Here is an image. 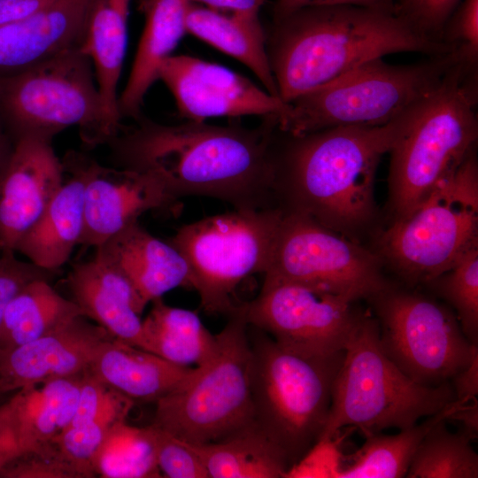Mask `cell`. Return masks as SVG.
<instances>
[{
    "label": "cell",
    "mask_w": 478,
    "mask_h": 478,
    "mask_svg": "<svg viewBox=\"0 0 478 478\" xmlns=\"http://www.w3.org/2000/svg\"><path fill=\"white\" fill-rule=\"evenodd\" d=\"M461 58L452 51L410 65L366 62L289 102L277 127L298 135L341 126H380L427 97Z\"/></svg>",
    "instance_id": "cell-6"
},
{
    "label": "cell",
    "mask_w": 478,
    "mask_h": 478,
    "mask_svg": "<svg viewBox=\"0 0 478 478\" xmlns=\"http://www.w3.org/2000/svg\"><path fill=\"white\" fill-rule=\"evenodd\" d=\"M228 318L214 356L156 402L152 424L189 443L220 442L255 424L243 303Z\"/></svg>",
    "instance_id": "cell-8"
},
{
    "label": "cell",
    "mask_w": 478,
    "mask_h": 478,
    "mask_svg": "<svg viewBox=\"0 0 478 478\" xmlns=\"http://www.w3.org/2000/svg\"><path fill=\"white\" fill-rule=\"evenodd\" d=\"M7 124L0 114V176L3 173L12 153L15 140L12 141Z\"/></svg>",
    "instance_id": "cell-47"
},
{
    "label": "cell",
    "mask_w": 478,
    "mask_h": 478,
    "mask_svg": "<svg viewBox=\"0 0 478 478\" xmlns=\"http://www.w3.org/2000/svg\"><path fill=\"white\" fill-rule=\"evenodd\" d=\"M93 467L96 476L104 478L162 477L153 426L140 428L127 420L114 425L98 450Z\"/></svg>",
    "instance_id": "cell-31"
},
{
    "label": "cell",
    "mask_w": 478,
    "mask_h": 478,
    "mask_svg": "<svg viewBox=\"0 0 478 478\" xmlns=\"http://www.w3.org/2000/svg\"><path fill=\"white\" fill-rule=\"evenodd\" d=\"M426 284L451 305L466 338L478 345V245Z\"/></svg>",
    "instance_id": "cell-34"
},
{
    "label": "cell",
    "mask_w": 478,
    "mask_h": 478,
    "mask_svg": "<svg viewBox=\"0 0 478 478\" xmlns=\"http://www.w3.org/2000/svg\"><path fill=\"white\" fill-rule=\"evenodd\" d=\"M450 382L454 390L455 399L469 404L477 399L478 394V355L471 364L456 374Z\"/></svg>",
    "instance_id": "cell-43"
},
{
    "label": "cell",
    "mask_w": 478,
    "mask_h": 478,
    "mask_svg": "<svg viewBox=\"0 0 478 478\" xmlns=\"http://www.w3.org/2000/svg\"><path fill=\"white\" fill-rule=\"evenodd\" d=\"M156 441V456L162 477L209 478L195 451L189 445L151 424Z\"/></svg>",
    "instance_id": "cell-38"
},
{
    "label": "cell",
    "mask_w": 478,
    "mask_h": 478,
    "mask_svg": "<svg viewBox=\"0 0 478 478\" xmlns=\"http://www.w3.org/2000/svg\"><path fill=\"white\" fill-rule=\"evenodd\" d=\"M467 405L455 399L441 411L426 417L420 423L400 429L395 435L381 432L366 436L363 445L351 461L335 467L332 475L337 478H400L405 477L420 442L437 422L450 420L451 414Z\"/></svg>",
    "instance_id": "cell-29"
},
{
    "label": "cell",
    "mask_w": 478,
    "mask_h": 478,
    "mask_svg": "<svg viewBox=\"0 0 478 478\" xmlns=\"http://www.w3.org/2000/svg\"><path fill=\"white\" fill-rule=\"evenodd\" d=\"M89 371L110 389L132 399L157 402L196 372L112 337L98 347Z\"/></svg>",
    "instance_id": "cell-23"
},
{
    "label": "cell",
    "mask_w": 478,
    "mask_h": 478,
    "mask_svg": "<svg viewBox=\"0 0 478 478\" xmlns=\"http://www.w3.org/2000/svg\"><path fill=\"white\" fill-rule=\"evenodd\" d=\"M131 0H91L81 50L90 58L108 120L119 133L118 85L127 45Z\"/></svg>",
    "instance_id": "cell-26"
},
{
    "label": "cell",
    "mask_w": 478,
    "mask_h": 478,
    "mask_svg": "<svg viewBox=\"0 0 478 478\" xmlns=\"http://www.w3.org/2000/svg\"><path fill=\"white\" fill-rule=\"evenodd\" d=\"M0 478H84L52 441L38 444L0 471Z\"/></svg>",
    "instance_id": "cell-37"
},
{
    "label": "cell",
    "mask_w": 478,
    "mask_h": 478,
    "mask_svg": "<svg viewBox=\"0 0 478 478\" xmlns=\"http://www.w3.org/2000/svg\"><path fill=\"white\" fill-rule=\"evenodd\" d=\"M478 245L475 149L411 212L380 238L381 253L410 284L427 283Z\"/></svg>",
    "instance_id": "cell-10"
},
{
    "label": "cell",
    "mask_w": 478,
    "mask_h": 478,
    "mask_svg": "<svg viewBox=\"0 0 478 478\" xmlns=\"http://www.w3.org/2000/svg\"><path fill=\"white\" fill-rule=\"evenodd\" d=\"M158 80L172 93L187 120L256 115L281 120L289 104L250 79L222 66L188 55H171L160 66Z\"/></svg>",
    "instance_id": "cell-15"
},
{
    "label": "cell",
    "mask_w": 478,
    "mask_h": 478,
    "mask_svg": "<svg viewBox=\"0 0 478 478\" xmlns=\"http://www.w3.org/2000/svg\"><path fill=\"white\" fill-rule=\"evenodd\" d=\"M4 395H6V394H4L3 392L0 391V404H1L2 402H4V401H3V397H4Z\"/></svg>",
    "instance_id": "cell-49"
},
{
    "label": "cell",
    "mask_w": 478,
    "mask_h": 478,
    "mask_svg": "<svg viewBox=\"0 0 478 478\" xmlns=\"http://www.w3.org/2000/svg\"><path fill=\"white\" fill-rule=\"evenodd\" d=\"M107 143L117 167L147 173L173 197L202 196L235 209L279 206L274 139L276 117L260 126L187 120L165 125L142 118Z\"/></svg>",
    "instance_id": "cell-1"
},
{
    "label": "cell",
    "mask_w": 478,
    "mask_h": 478,
    "mask_svg": "<svg viewBox=\"0 0 478 478\" xmlns=\"http://www.w3.org/2000/svg\"><path fill=\"white\" fill-rule=\"evenodd\" d=\"M91 0H53L32 15L0 27V75L81 47Z\"/></svg>",
    "instance_id": "cell-19"
},
{
    "label": "cell",
    "mask_w": 478,
    "mask_h": 478,
    "mask_svg": "<svg viewBox=\"0 0 478 478\" xmlns=\"http://www.w3.org/2000/svg\"><path fill=\"white\" fill-rule=\"evenodd\" d=\"M0 114L16 136L52 140L76 127L83 143L93 148L107 144L117 135L105 112L92 62L81 47L4 75Z\"/></svg>",
    "instance_id": "cell-9"
},
{
    "label": "cell",
    "mask_w": 478,
    "mask_h": 478,
    "mask_svg": "<svg viewBox=\"0 0 478 478\" xmlns=\"http://www.w3.org/2000/svg\"><path fill=\"white\" fill-rule=\"evenodd\" d=\"M152 304L143 320L145 351L187 367L201 366L214 356L217 335L211 334L196 312L170 306L161 297Z\"/></svg>",
    "instance_id": "cell-27"
},
{
    "label": "cell",
    "mask_w": 478,
    "mask_h": 478,
    "mask_svg": "<svg viewBox=\"0 0 478 478\" xmlns=\"http://www.w3.org/2000/svg\"><path fill=\"white\" fill-rule=\"evenodd\" d=\"M65 179L62 160L52 140L16 136L11 158L0 176V251L14 253L24 234L37 221Z\"/></svg>",
    "instance_id": "cell-17"
},
{
    "label": "cell",
    "mask_w": 478,
    "mask_h": 478,
    "mask_svg": "<svg viewBox=\"0 0 478 478\" xmlns=\"http://www.w3.org/2000/svg\"><path fill=\"white\" fill-rule=\"evenodd\" d=\"M53 272L31 262L18 260L14 253L0 255V325L6 307L28 283L36 280L50 281Z\"/></svg>",
    "instance_id": "cell-41"
},
{
    "label": "cell",
    "mask_w": 478,
    "mask_h": 478,
    "mask_svg": "<svg viewBox=\"0 0 478 478\" xmlns=\"http://www.w3.org/2000/svg\"><path fill=\"white\" fill-rule=\"evenodd\" d=\"M441 40L478 63V0H461L442 33Z\"/></svg>",
    "instance_id": "cell-40"
},
{
    "label": "cell",
    "mask_w": 478,
    "mask_h": 478,
    "mask_svg": "<svg viewBox=\"0 0 478 478\" xmlns=\"http://www.w3.org/2000/svg\"><path fill=\"white\" fill-rule=\"evenodd\" d=\"M84 176V228L79 244L97 247L147 212L176 215L179 199L150 175L109 167L81 153Z\"/></svg>",
    "instance_id": "cell-16"
},
{
    "label": "cell",
    "mask_w": 478,
    "mask_h": 478,
    "mask_svg": "<svg viewBox=\"0 0 478 478\" xmlns=\"http://www.w3.org/2000/svg\"><path fill=\"white\" fill-rule=\"evenodd\" d=\"M187 443L209 478H279L290 468L282 451L255 424L220 442Z\"/></svg>",
    "instance_id": "cell-28"
},
{
    "label": "cell",
    "mask_w": 478,
    "mask_h": 478,
    "mask_svg": "<svg viewBox=\"0 0 478 478\" xmlns=\"http://www.w3.org/2000/svg\"><path fill=\"white\" fill-rule=\"evenodd\" d=\"M80 315H83L80 307L59 295L50 281H34L5 309L0 325V352L35 340Z\"/></svg>",
    "instance_id": "cell-30"
},
{
    "label": "cell",
    "mask_w": 478,
    "mask_h": 478,
    "mask_svg": "<svg viewBox=\"0 0 478 478\" xmlns=\"http://www.w3.org/2000/svg\"><path fill=\"white\" fill-rule=\"evenodd\" d=\"M145 17L126 86L119 95L118 110L121 120L141 116L144 97L158 81V70L186 34L185 15L188 0H140Z\"/></svg>",
    "instance_id": "cell-24"
},
{
    "label": "cell",
    "mask_w": 478,
    "mask_h": 478,
    "mask_svg": "<svg viewBox=\"0 0 478 478\" xmlns=\"http://www.w3.org/2000/svg\"><path fill=\"white\" fill-rule=\"evenodd\" d=\"M350 299L306 285L265 281L258 296L243 303L249 325L305 357L343 351L358 318Z\"/></svg>",
    "instance_id": "cell-14"
},
{
    "label": "cell",
    "mask_w": 478,
    "mask_h": 478,
    "mask_svg": "<svg viewBox=\"0 0 478 478\" xmlns=\"http://www.w3.org/2000/svg\"><path fill=\"white\" fill-rule=\"evenodd\" d=\"M112 337L80 315L35 340L0 352V391L7 394L82 374L101 343Z\"/></svg>",
    "instance_id": "cell-18"
},
{
    "label": "cell",
    "mask_w": 478,
    "mask_h": 478,
    "mask_svg": "<svg viewBox=\"0 0 478 478\" xmlns=\"http://www.w3.org/2000/svg\"><path fill=\"white\" fill-rule=\"evenodd\" d=\"M284 209L265 281L296 282L352 302L389 285L378 255L304 212Z\"/></svg>",
    "instance_id": "cell-13"
},
{
    "label": "cell",
    "mask_w": 478,
    "mask_h": 478,
    "mask_svg": "<svg viewBox=\"0 0 478 478\" xmlns=\"http://www.w3.org/2000/svg\"><path fill=\"white\" fill-rule=\"evenodd\" d=\"M3 81H4V75H0V91L2 89Z\"/></svg>",
    "instance_id": "cell-48"
},
{
    "label": "cell",
    "mask_w": 478,
    "mask_h": 478,
    "mask_svg": "<svg viewBox=\"0 0 478 478\" xmlns=\"http://www.w3.org/2000/svg\"><path fill=\"white\" fill-rule=\"evenodd\" d=\"M69 174L37 221L16 245L34 265L51 272L62 266L79 244L84 228V176L81 153L69 151L62 160Z\"/></svg>",
    "instance_id": "cell-22"
},
{
    "label": "cell",
    "mask_w": 478,
    "mask_h": 478,
    "mask_svg": "<svg viewBox=\"0 0 478 478\" xmlns=\"http://www.w3.org/2000/svg\"><path fill=\"white\" fill-rule=\"evenodd\" d=\"M204 6L223 12L259 16V12L266 4L265 0H188Z\"/></svg>",
    "instance_id": "cell-45"
},
{
    "label": "cell",
    "mask_w": 478,
    "mask_h": 478,
    "mask_svg": "<svg viewBox=\"0 0 478 478\" xmlns=\"http://www.w3.org/2000/svg\"><path fill=\"white\" fill-rule=\"evenodd\" d=\"M252 328L254 336L248 335L255 425L278 446L291 467L319 442L344 352L305 357Z\"/></svg>",
    "instance_id": "cell-7"
},
{
    "label": "cell",
    "mask_w": 478,
    "mask_h": 478,
    "mask_svg": "<svg viewBox=\"0 0 478 478\" xmlns=\"http://www.w3.org/2000/svg\"><path fill=\"white\" fill-rule=\"evenodd\" d=\"M135 401L115 391L104 410L93 419L65 429L52 441L83 474L96 477L94 459L112 428L127 420Z\"/></svg>",
    "instance_id": "cell-33"
},
{
    "label": "cell",
    "mask_w": 478,
    "mask_h": 478,
    "mask_svg": "<svg viewBox=\"0 0 478 478\" xmlns=\"http://www.w3.org/2000/svg\"><path fill=\"white\" fill-rule=\"evenodd\" d=\"M53 0H0V27L25 19Z\"/></svg>",
    "instance_id": "cell-44"
},
{
    "label": "cell",
    "mask_w": 478,
    "mask_h": 478,
    "mask_svg": "<svg viewBox=\"0 0 478 478\" xmlns=\"http://www.w3.org/2000/svg\"><path fill=\"white\" fill-rule=\"evenodd\" d=\"M35 390V386L21 389L0 404V471L38 446L32 423Z\"/></svg>",
    "instance_id": "cell-36"
},
{
    "label": "cell",
    "mask_w": 478,
    "mask_h": 478,
    "mask_svg": "<svg viewBox=\"0 0 478 478\" xmlns=\"http://www.w3.org/2000/svg\"><path fill=\"white\" fill-rule=\"evenodd\" d=\"M339 4L358 5L395 13L394 0H275L273 4V18H279L302 8Z\"/></svg>",
    "instance_id": "cell-42"
},
{
    "label": "cell",
    "mask_w": 478,
    "mask_h": 478,
    "mask_svg": "<svg viewBox=\"0 0 478 478\" xmlns=\"http://www.w3.org/2000/svg\"><path fill=\"white\" fill-rule=\"evenodd\" d=\"M343 352L319 443H329L346 426L360 428L365 436L406 428L455 400L450 382L436 387L418 384L386 356L377 320L370 313L358 312Z\"/></svg>",
    "instance_id": "cell-5"
},
{
    "label": "cell",
    "mask_w": 478,
    "mask_h": 478,
    "mask_svg": "<svg viewBox=\"0 0 478 478\" xmlns=\"http://www.w3.org/2000/svg\"><path fill=\"white\" fill-rule=\"evenodd\" d=\"M285 212L279 205L235 209L180 227L170 240L186 259L192 289L210 314L229 316L246 278L267 270Z\"/></svg>",
    "instance_id": "cell-11"
},
{
    "label": "cell",
    "mask_w": 478,
    "mask_h": 478,
    "mask_svg": "<svg viewBox=\"0 0 478 478\" xmlns=\"http://www.w3.org/2000/svg\"><path fill=\"white\" fill-rule=\"evenodd\" d=\"M379 339L386 356L410 379L436 387L478 355L451 309L424 295L390 284L373 296Z\"/></svg>",
    "instance_id": "cell-12"
},
{
    "label": "cell",
    "mask_w": 478,
    "mask_h": 478,
    "mask_svg": "<svg viewBox=\"0 0 478 478\" xmlns=\"http://www.w3.org/2000/svg\"><path fill=\"white\" fill-rule=\"evenodd\" d=\"M447 420H440L426 434L405 477H478V455L471 445L472 439L460 430L451 432Z\"/></svg>",
    "instance_id": "cell-32"
},
{
    "label": "cell",
    "mask_w": 478,
    "mask_h": 478,
    "mask_svg": "<svg viewBox=\"0 0 478 478\" xmlns=\"http://www.w3.org/2000/svg\"><path fill=\"white\" fill-rule=\"evenodd\" d=\"M420 103L380 126H341L298 135L277 127L274 165L279 204L346 236L360 231L375 213L379 162Z\"/></svg>",
    "instance_id": "cell-2"
},
{
    "label": "cell",
    "mask_w": 478,
    "mask_h": 478,
    "mask_svg": "<svg viewBox=\"0 0 478 478\" xmlns=\"http://www.w3.org/2000/svg\"><path fill=\"white\" fill-rule=\"evenodd\" d=\"M477 100L478 64L461 58L418 105L389 151L395 219L415 209L475 149Z\"/></svg>",
    "instance_id": "cell-4"
},
{
    "label": "cell",
    "mask_w": 478,
    "mask_h": 478,
    "mask_svg": "<svg viewBox=\"0 0 478 478\" xmlns=\"http://www.w3.org/2000/svg\"><path fill=\"white\" fill-rule=\"evenodd\" d=\"M460 1L394 0L395 13L421 35L443 42L444 26Z\"/></svg>",
    "instance_id": "cell-39"
},
{
    "label": "cell",
    "mask_w": 478,
    "mask_h": 478,
    "mask_svg": "<svg viewBox=\"0 0 478 478\" xmlns=\"http://www.w3.org/2000/svg\"><path fill=\"white\" fill-rule=\"evenodd\" d=\"M83 374L50 380L36 386L32 423L38 444L52 440L70 425Z\"/></svg>",
    "instance_id": "cell-35"
},
{
    "label": "cell",
    "mask_w": 478,
    "mask_h": 478,
    "mask_svg": "<svg viewBox=\"0 0 478 478\" xmlns=\"http://www.w3.org/2000/svg\"><path fill=\"white\" fill-rule=\"evenodd\" d=\"M66 284L86 318L113 337L145 350L141 314L147 304L119 269L95 255L73 266Z\"/></svg>",
    "instance_id": "cell-20"
},
{
    "label": "cell",
    "mask_w": 478,
    "mask_h": 478,
    "mask_svg": "<svg viewBox=\"0 0 478 478\" xmlns=\"http://www.w3.org/2000/svg\"><path fill=\"white\" fill-rule=\"evenodd\" d=\"M96 248V255L119 269L146 304L178 287L192 289L190 269L181 253L138 221Z\"/></svg>",
    "instance_id": "cell-21"
},
{
    "label": "cell",
    "mask_w": 478,
    "mask_h": 478,
    "mask_svg": "<svg viewBox=\"0 0 478 478\" xmlns=\"http://www.w3.org/2000/svg\"><path fill=\"white\" fill-rule=\"evenodd\" d=\"M450 420L460 422L462 425L460 431L465 433L472 440L476 438L478 434L477 399L460 407L451 415Z\"/></svg>",
    "instance_id": "cell-46"
},
{
    "label": "cell",
    "mask_w": 478,
    "mask_h": 478,
    "mask_svg": "<svg viewBox=\"0 0 478 478\" xmlns=\"http://www.w3.org/2000/svg\"><path fill=\"white\" fill-rule=\"evenodd\" d=\"M266 37L279 96L286 103L389 54L428 57L455 50L421 35L393 12L351 4L273 18Z\"/></svg>",
    "instance_id": "cell-3"
},
{
    "label": "cell",
    "mask_w": 478,
    "mask_h": 478,
    "mask_svg": "<svg viewBox=\"0 0 478 478\" xmlns=\"http://www.w3.org/2000/svg\"><path fill=\"white\" fill-rule=\"evenodd\" d=\"M185 28L186 33L243 63L269 94L279 96L259 16L223 12L189 2Z\"/></svg>",
    "instance_id": "cell-25"
}]
</instances>
